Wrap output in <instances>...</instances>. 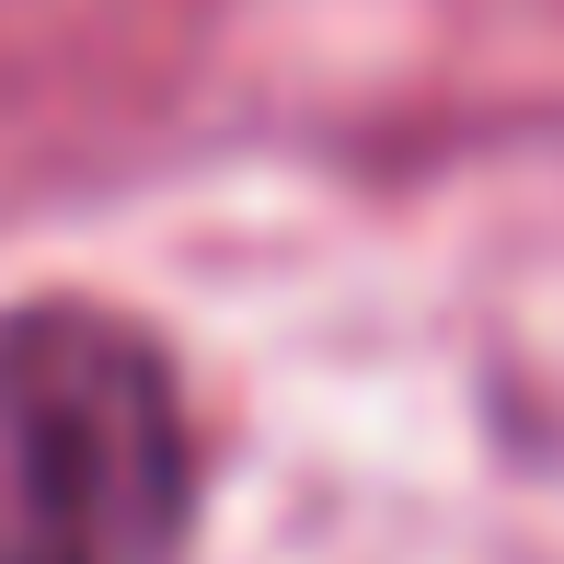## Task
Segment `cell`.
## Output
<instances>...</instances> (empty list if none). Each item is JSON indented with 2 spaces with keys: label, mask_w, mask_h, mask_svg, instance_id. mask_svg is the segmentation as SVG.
Returning <instances> with one entry per match:
<instances>
[{
  "label": "cell",
  "mask_w": 564,
  "mask_h": 564,
  "mask_svg": "<svg viewBox=\"0 0 564 564\" xmlns=\"http://www.w3.org/2000/svg\"><path fill=\"white\" fill-rule=\"evenodd\" d=\"M196 415L127 312H0V564H185Z\"/></svg>",
  "instance_id": "cell-1"
}]
</instances>
